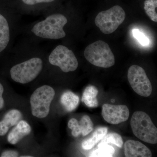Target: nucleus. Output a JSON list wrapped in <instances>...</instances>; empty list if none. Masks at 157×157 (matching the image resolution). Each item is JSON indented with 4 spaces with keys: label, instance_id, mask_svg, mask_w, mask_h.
I'll return each instance as SVG.
<instances>
[{
    "label": "nucleus",
    "instance_id": "nucleus-3",
    "mask_svg": "<svg viewBox=\"0 0 157 157\" xmlns=\"http://www.w3.org/2000/svg\"><path fill=\"white\" fill-rule=\"evenodd\" d=\"M84 55L88 61L99 67L109 68L115 64L114 55L109 45L102 40H98L87 46Z\"/></svg>",
    "mask_w": 157,
    "mask_h": 157
},
{
    "label": "nucleus",
    "instance_id": "nucleus-19",
    "mask_svg": "<svg viewBox=\"0 0 157 157\" xmlns=\"http://www.w3.org/2000/svg\"><path fill=\"white\" fill-rule=\"evenodd\" d=\"M157 0H145L144 9L145 13L151 20L154 22L157 21Z\"/></svg>",
    "mask_w": 157,
    "mask_h": 157
},
{
    "label": "nucleus",
    "instance_id": "nucleus-1",
    "mask_svg": "<svg viewBox=\"0 0 157 157\" xmlns=\"http://www.w3.org/2000/svg\"><path fill=\"white\" fill-rule=\"evenodd\" d=\"M67 23L64 15L56 14L48 16L46 19L37 23L32 29L37 36L50 39H59L66 36L63 28Z\"/></svg>",
    "mask_w": 157,
    "mask_h": 157
},
{
    "label": "nucleus",
    "instance_id": "nucleus-20",
    "mask_svg": "<svg viewBox=\"0 0 157 157\" xmlns=\"http://www.w3.org/2000/svg\"><path fill=\"white\" fill-rule=\"evenodd\" d=\"M81 129V134L85 136L93 131L94 124L88 115H84L78 122Z\"/></svg>",
    "mask_w": 157,
    "mask_h": 157
},
{
    "label": "nucleus",
    "instance_id": "nucleus-26",
    "mask_svg": "<svg viewBox=\"0 0 157 157\" xmlns=\"http://www.w3.org/2000/svg\"><path fill=\"white\" fill-rule=\"evenodd\" d=\"M111 102H115V101H114V100H111Z\"/></svg>",
    "mask_w": 157,
    "mask_h": 157
},
{
    "label": "nucleus",
    "instance_id": "nucleus-2",
    "mask_svg": "<svg viewBox=\"0 0 157 157\" xmlns=\"http://www.w3.org/2000/svg\"><path fill=\"white\" fill-rule=\"evenodd\" d=\"M132 132L140 140L151 144L157 143V129L151 119L146 113L136 111L133 113L131 120Z\"/></svg>",
    "mask_w": 157,
    "mask_h": 157
},
{
    "label": "nucleus",
    "instance_id": "nucleus-6",
    "mask_svg": "<svg viewBox=\"0 0 157 157\" xmlns=\"http://www.w3.org/2000/svg\"><path fill=\"white\" fill-rule=\"evenodd\" d=\"M126 14L121 6H113L108 10L100 12L96 16L95 23L103 33L115 32L125 19Z\"/></svg>",
    "mask_w": 157,
    "mask_h": 157
},
{
    "label": "nucleus",
    "instance_id": "nucleus-23",
    "mask_svg": "<svg viewBox=\"0 0 157 157\" xmlns=\"http://www.w3.org/2000/svg\"><path fill=\"white\" fill-rule=\"evenodd\" d=\"M25 4L29 6L36 5L40 3H49L53 2L54 0H22Z\"/></svg>",
    "mask_w": 157,
    "mask_h": 157
},
{
    "label": "nucleus",
    "instance_id": "nucleus-8",
    "mask_svg": "<svg viewBox=\"0 0 157 157\" xmlns=\"http://www.w3.org/2000/svg\"><path fill=\"white\" fill-rule=\"evenodd\" d=\"M128 78L131 87L137 94L144 97L151 95L152 91L151 83L143 68L132 65L128 70Z\"/></svg>",
    "mask_w": 157,
    "mask_h": 157
},
{
    "label": "nucleus",
    "instance_id": "nucleus-5",
    "mask_svg": "<svg viewBox=\"0 0 157 157\" xmlns=\"http://www.w3.org/2000/svg\"><path fill=\"white\" fill-rule=\"evenodd\" d=\"M43 67L42 60L33 58L12 67L11 78L16 82L26 84L33 81L40 74Z\"/></svg>",
    "mask_w": 157,
    "mask_h": 157
},
{
    "label": "nucleus",
    "instance_id": "nucleus-24",
    "mask_svg": "<svg viewBox=\"0 0 157 157\" xmlns=\"http://www.w3.org/2000/svg\"><path fill=\"white\" fill-rule=\"evenodd\" d=\"M19 156L17 151L14 150H7L3 152L1 154L2 157H16Z\"/></svg>",
    "mask_w": 157,
    "mask_h": 157
},
{
    "label": "nucleus",
    "instance_id": "nucleus-17",
    "mask_svg": "<svg viewBox=\"0 0 157 157\" xmlns=\"http://www.w3.org/2000/svg\"><path fill=\"white\" fill-rule=\"evenodd\" d=\"M98 145V147L102 146L104 144L111 143L116 145L118 147L121 148L123 145V140L121 135L116 133H109L106 134Z\"/></svg>",
    "mask_w": 157,
    "mask_h": 157
},
{
    "label": "nucleus",
    "instance_id": "nucleus-11",
    "mask_svg": "<svg viewBox=\"0 0 157 157\" xmlns=\"http://www.w3.org/2000/svg\"><path fill=\"white\" fill-rule=\"evenodd\" d=\"M22 117L21 112L17 109H11L7 112L0 121V136L6 135L11 127L16 125L21 120Z\"/></svg>",
    "mask_w": 157,
    "mask_h": 157
},
{
    "label": "nucleus",
    "instance_id": "nucleus-22",
    "mask_svg": "<svg viewBox=\"0 0 157 157\" xmlns=\"http://www.w3.org/2000/svg\"><path fill=\"white\" fill-rule=\"evenodd\" d=\"M68 126L69 128L72 130V135L73 137H77L81 135V129L78 121L76 119H71L68 122Z\"/></svg>",
    "mask_w": 157,
    "mask_h": 157
},
{
    "label": "nucleus",
    "instance_id": "nucleus-10",
    "mask_svg": "<svg viewBox=\"0 0 157 157\" xmlns=\"http://www.w3.org/2000/svg\"><path fill=\"white\" fill-rule=\"evenodd\" d=\"M124 154L126 157H151L152 153L144 144L138 141L128 140L124 144Z\"/></svg>",
    "mask_w": 157,
    "mask_h": 157
},
{
    "label": "nucleus",
    "instance_id": "nucleus-12",
    "mask_svg": "<svg viewBox=\"0 0 157 157\" xmlns=\"http://www.w3.org/2000/svg\"><path fill=\"white\" fill-rule=\"evenodd\" d=\"M31 127L24 121H20L16 126L12 129L8 136V141L12 144H15L31 133Z\"/></svg>",
    "mask_w": 157,
    "mask_h": 157
},
{
    "label": "nucleus",
    "instance_id": "nucleus-21",
    "mask_svg": "<svg viewBox=\"0 0 157 157\" xmlns=\"http://www.w3.org/2000/svg\"><path fill=\"white\" fill-rule=\"evenodd\" d=\"M133 36L140 45L144 46H147L149 44V39L145 34L140 32L137 29H134L132 31Z\"/></svg>",
    "mask_w": 157,
    "mask_h": 157
},
{
    "label": "nucleus",
    "instance_id": "nucleus-14",
    "mask_svg": "<svg viewBox=\"0 0 157 157\" xmlns=\"http://www.w3.org/2000/svg\"><path fill=\"white\" fill-rule=\"evenodd\" d=\"M79 101V97L70 91L65 92L61 97V103L68 112L75 110L78 106Z\"/></svg>",
    "mask_w": 157,
    "mask_h": 157
},
{
    "label": "nucleus",
    "instance_id": "nucleus-13",
    "mask_svg": "<svg viewBox=\"0 0 157 157\" xmlns=\"http://www.w3.org/2000/svg\"><path fill=\"white\" fill-rule=\"evenodd\" d=\"M98 94V90L95 86H89L86 88L83 92L82 101L88 107H98L99 106V102L97 98Z\"/></svg>",
    "mask_w": 157,
    "mask_h": 157
},
{
    "label": "nucleus",
    "instance_id": "nucleus-7",
    "mask_svg": "<svg viewBox=\"0 0 157 157\" xmlns=\"http://www.w3.org/2000/svg\"><path fill=\"white\" fill-rule=\"evenodd\" d=\"M48 60L51 64L59 67L64 73L75 71L78 67L73 52L63 45L57 46L51 53Z\"/></svg>",
    "mask_w": 157,
    "mask_h": 157
},
{
    "label": "nucleus",
    "instance_id": "nucleus-25",
    "mask_svg": "<svg viewBox=\"0 0 157 157\" xmlns=\"http://www.w3.org/2000/svg\"><path fill=\"white\" fill-rule=\"evenodd\" d=\"M4 90V87H3L2 85L0 83V110L3 109L4 107V104H5V102H4V99L2 97Z\"/></svg>",
    "mask_w": 157,
    "mask_h": 157
},
{
    "label": "nucleus",
    "instance_id": "nucleus-9",
    "mask_svg": "<svg viewBox=\"0 0 157 157\" xmlns=\"http://www.w3.org/2000/svg\"><path fill=\"white\" fill-rule=\"evenodd\" d=\"M130 112L126 105L104 104L102 116L104 120L111 124H118L128 119Z\"/></svg>",
    "mask_w": 157,
    "mask_h": 157
},
{
    "label": "nucleus",
    "instance_id": "nucleus-16",
    "mask_svg": "<svg viewBox=\"0 0 157 157\" xmlns=\"http://www.w3.org/2000/svg\"><path fill=\"white\" fill-rule=\"evenodd\" d=\"M10 29L7 20L0 14V52L7 47L10 40Z\"/></svg>",
    "mask_w": 157,
    "mask_h": 157
},
{
    "label": "nucleus",
    "instance_id": "nucleus-18",
    "mask_svg": "<svg viewBox=\"0 0 157 157\" xmlns=\"http://www.w3.org/2000/svg\"><path fill=\"white\" fill-rule=\"evenodd\" d=\"M115 149L112 146L106 144L98 147L97 149L91 153L90 157H111L113 156Z\"/></svg>",
    "mask_w": 157,
    "mask_h": 157
},
{
    "label": "nucleus",
    "instance_id": "nucleus-4",
    "mask_svg": "<svg viewBox=\"0 0 157 157\" xmlns=\"http://www.w3.org/2000/svg\"><path fill=\"white\" fill-rule=\"evenodd\" d=\"M55 95V92L49 86L44 85L37 88L30 98L32 113L35 117L43 118L48 115L50 105Z\"/></svg>",
    "mask_w": 157,
    "mask_h": 157
},
{
    "label": "nucleus",
    "instance_id": "nucleus-15",
    "mask_svg": "<svg viewBox=\"0 0 157 157\" xmlns=\"http://www.w3.org/2000/svg\"><path fill=\"white\" fill-rule=\"evenodd\" d=\"M107 130L106 127H99L96 129L91 137L82 142V148L84 150L92 148L107 134Z\"/></svg>",
    "mask_w": 157,
    "mask_h": 157
}]
</instances>
